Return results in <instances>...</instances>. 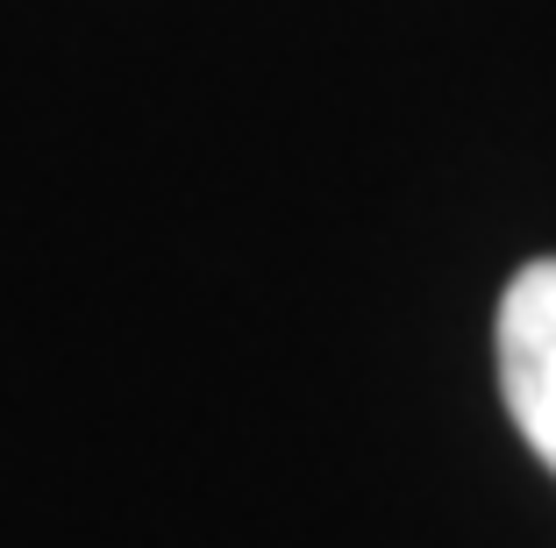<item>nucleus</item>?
<instances>
[{
  "label": "nucleus",
  "instance_id": "1",
  "mask_svg": "<svg viewBox=\"0 0 556 548\" xmlns=\"http://www.w3.org/2000/svg\"><path fill=\"white\" fill-rule=\"evenodd\" d=\"M500 392L528 449L556 470V257L521 264L500 300Z\"/></svg>",
  "mask_w": 556,
  "mask_h": 548
}]
</instances>
